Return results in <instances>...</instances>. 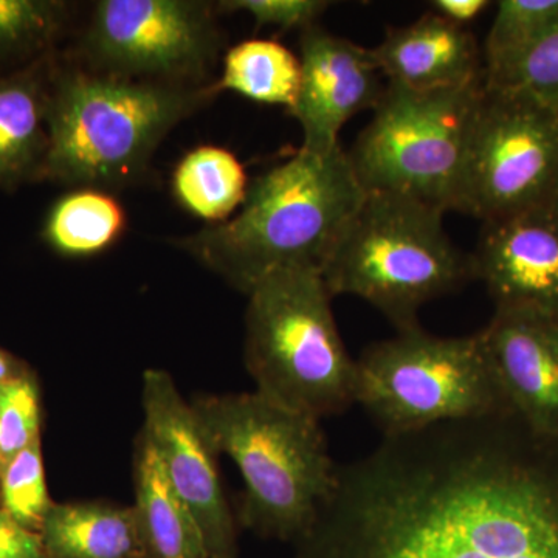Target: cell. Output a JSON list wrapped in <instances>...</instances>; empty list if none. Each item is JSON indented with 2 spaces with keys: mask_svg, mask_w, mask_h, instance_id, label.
<instances>
[{
  "mask_svg": "<svg viewBox=\"0 0 558 558\" xmlns=\"http://www.w3.org/2000/svg\"><path fill=\"white\" fill-rule=\"evenodd\" d=\"M142 433L161 462L171 487L199 524L209 558H238L236 517L223 492L216 450L191 403L161 369L143 374Z\"/></svg>",
  "mask_w": 558,
  "mask_h": 558,
  "instance_id": "11",
  "label": "cell"
},
{
  "mask_svg": "<svg viewBox=\"0 0 558 558\" xmlns=\"http://www.w3.org/2000/svg\"><path fill=\"white\" fill-rule=\"evenodd\" d=\"M470 266L497 310L558 322V216L553 209L484 222Z\"/></svg>",
  "mask_w": 558,
  "mask_h": 558,
  "instance_id": "13",
  "label": "cell"
},
{
  "mask_svg": "<svg viewBox=\"0 0 558 558\" xmlns=\"http://www.w3.org/2000/svg\"><path fill=\"white\" fill-rule=\"evenodd\" d=\"M480 336L509 410L532 432L558 438V322L497 310Z\"/></svg>",
  "mask_w": 558,
  "mask_h": 558,
  "instance_id": "14",
  "label": "cell"
},
{
  "mask_svg": "<svg viewBox=\"0 0 558 558\" xmlns=\"http://www.w3.org/2000/svg\"><path fill=\"white\" fill-rule=\"evenodd\" d=\"M27 376H31V373L20 362H16L10 354L0 349V385L10 384V381Z\"/></svg>",
  "mask_w": 558,
  "mask_h": 558,
  "instance_id": "30",
  "label": "cell"
},
{
  "mask_svg": "<svg viewBox=\"0 0 558 558\" xmlns=\"http://www.w3.org/2000/svg\"><path fill=\"white\" fill-rule=\"evenodd\" d=\"M558 190V110L484 87L458 211L483 222L550 208Z\"/></svg>",
  "mask_w": 558,
  "mask_h": 558,
  "instance_id": "9",
  "label": "cell"
},
{
  "mask_svg": "<svg viewBox=\"0 0 558 558\" xmlns=\"http://www.w3.org/2000/svg\"><path fill=\"white\" fill-rule=\"evenodd\" d=\"M296 558H558V438L510 411L381 438L337 469Z\"/></svg>",
  "mask_w": 558,
  "mask_h": 558,
  "instance_id": "1",
  "label": "cell"
},
{
  "mask_svg": "<svg viewBox=\"0 0 558 558\" xmlns=\"http://www.w3.org/2000/svg\"><path fill=\"white\" fill-rule=\"evenodd\" d=\"M134 490L146 558H209L199 524L171 487L156 450L143 433L135 451Z\"/></svg>",
  "mask_w": 558,
  "mask_h": 558,
  "instance_id": "17",
  "label": "cell"
},
{
  "mask_svg": "<svg viewBox=\"0 0 558 558\" xmlns=\"http://www.w3.org/2000/svg\"><path fill=\"white\" fill-rule=\"evenodd\" d=\"M190 403L216 453L240 469L242 526L282 542L306 537L332 495L339 469L322 421L256 391L202 395Z\"/></svg>",
  "mask_w": 558,
  "mask_h": 558,
  "instance_id": "3",
  "label": "cell"
},
{
  "mask_svg": "<svg viewBox=\"0 0 558 558\" xmlns=\"http://www.w3.org/2000/svg\"><path fill=\"white\" fill-rule=\"evenodd\" d=\"M64 21V5L47 0H0V53L49 43Z\"/></svg>",
  "mask_w": 558,
  "mask_h": 558,
  "instance_id": "25",
  "label": "cell"
},
{
  "mask_svg": "<svg viewBox=\"0 0 558 558\" xmlns=\"http://www.w3.org/2000/svg\"><path fill=\"white\" fill-rule=\"evenodd\" d=\"M174 193L186 209L211 222H226L247 197L248 179L234 154L216 146L191 150L175 168Z\"/></svg>",
  "mask_w": 558,
  "mask_h": 558,
  "instance_id": "19",
  "label": "cell"
},
{
  "mask_svg": "<svg viewBox=\"0 0 558 558\" xmlns=\"http://www.w3.org/2000/svg\"><path fill=\"white\" fill-rule=\"evenodd\" d=\"M432 13L438 14L442 20L465 27L490 5L487 0H435L429 3Z\"/></svg>",
  "mask_w": 558,
  "mask_h": 558,
  "instance_id": "29",
  "label": "cell"
},
{
  "mask_svg": "<svg viewBox=\"0 0 558 558\" xmlns=\"http://www.w3.org/2000/svg\"><path fill=\"white\" fill-rule=\"evenodd\" d=\"M484 87L558 110V21L515 60L484 72Z\"/></svg>",
  "mask_w": 558,
  "mask_h": 558,
  "instance_id": "22",
  "label": "cell"
},
{
  "mask_svg": "<svg viewBox=\"0 0 558 558\" xmlns=\"http://www.w3.org/2000/svg\"><path fill=\"white\" fill-rule=\"evenodd\" d=\"M373 54L388 83L411 90L461 89L484 80L475 36L435 13L389 28Z\"/></svg>",
  "mask_w": 558,
  "mask_h": 558,
  "instance_id": "15",
  "label": "cell"
},
{
  "mask_svg": "<svg viewBox=\"0 0 558 558\" xmlns=\"http://www.w3.org/2000/svg\"><path fill=\"white\" fill-rule=\"evenodd\" d=\"M301 86L290 116L303 130L307 153L340 148L341 128L366 109H376L385 87L373 49H365L319 25L301 33Z\"/></svg>",
  "mask_w": 558,
  "mask_h": 558,
  "instance_id": "12",
  "label": "cell"
},
{
  "mask_svg": "<svg viewBox=\"0 0 558 558\" xmlns=\"http://www.w3.org/2000/svg\"><path fill=\"white\" fill-rule=\"evenodd\" d=\"M39 391L35 377L0 385V469L39 439Z\"/></svg>",
  "mask_w": 558,
  "mask_h": 558,
  "instance_id": "26",
  "label": "cell"
},
{
  "mask_svg": "<svg viewBox=\"0 0 558 558\" xmlns=\"http://www.w3.org/2000/svg\"><path fill=\"white\" fill-rule=\"evenodd\" d=\"M330 2L325 0H230L220 3V10L244 11L255 20L258 27L275 25L282 31L299 28L303 32L317 25Z\"/></svg>",
  "mask_w": 558,
  "mask_h": 558,
  "instance_id": "27",
  "label": "cell"
},
{
  "mask_svg": "<svg viewBox=\"0 0 558 558\" xmlns=\"http://www.w3.org/2000/svg\"><path fill=\"white\" fill-rule=\"evenodd\" d=\"M301 86L300 57L271 39H248L227 53L218 89L266 105H295Z\"/></svg>",
  "mask_w": 558,
  "mask_h": 558,
  "instance_id": "20",
  "label": "cell"
},
{
  "mask_svg": "<svg viewBox=\"0 0 558 558\" xmlns=\"http://www.w3.org/2000/svg\"><path fill=\"white\" fill-rule=\"evenodd\" d=\"M483 83L417 92L387 83L373 120L349 150L366 193H389L458 211Z\"/></svg>",
  "mask_w": 558,
  "mask_h": 558,
  "instance_id": "8",
  "label": "cell"
},
{
  "mask_svg": "<svg viewBox=\"0 0 558 558\" xmlns=\"http://www.w3.org/2000/svg\"><path fill=\"white\" fill-rule=\"evenodd\" d=\"M558 21V0H501L484 44V72L515 60Z\"/></svg>",
  "mask_w": 558,
  "mask_h": 558,
  "instance_id": "23",
  "label": "cell"
},
{
  "mask_svg": "<svg viewBox=\"0 0 558 558\" xmlns=\"http://www.w3.org/2000/svg\"><path fill=\"white\" fill-rule=\"evenodd\" d=\"M39 534L47 558H146L134 506L54 502Z\"/></svg>",
  "mask_w": 558,
  "mask_h": 558,
  "instance_id": "16",
  "label": "cell"
},
{
  "mask_svg": "<svg viewBox=\"0 0 558 558\" xmlns=\"http://www.w3.org/2000/svg\"><path fill=\"white\" fill-rule=\"evenodd\" d=\"M119 202L101 190L84 189L58 202L47 222V240L69 256H90L113 244L124 229Z\"/></svg>",
  "mask_w": 558,
  "mask_h": 558,
  "instance_id": "21",
  "label": "cell"
},
{
  "mask_svg": "<svg viewBox=\"0 0 558 558\" xmlns=\"http://www.w3.org/2000/svg\"><path fill=\"white\" fill-rule=\"evenodd\" d=\"M244 360L255 391L323 421L355 403V360L330 307L322 271H277L248 293Z\"/></svg>",
  "mask_w": 558,
  "mask_h": 558,
  "instance_id": "6",
  "label": "cell"
},
{
  "mask_svg": "<svg viewBox=\"0 0 558 558\" xmlns=\"http://www.w3.org/2000/svg\"><path fill=\"white\" fill-rule=\"evenodd\" d=\"M98 72L174 83L199 75L218 50L211 10L185 0H102L86 39Z\"/></svg>",
  "mask_w": 558,
  "mask_h": 558,
  "instance_id": "10",
  "label": "cell"
},
{
  "mask_svg": "<svg viewBox=\"0 0 558 558\" xmlns=\"http://www.w3.org/2000/svg\"><path fill=\"white\" fill-rule=\"evenodd\" d=\"M209 94L179 83L65 73L50 94L43 174L84 189L123 185Z\"/></svg>",
  "mask_w": 558,
  "mask_h": 558,
  "instance_id": "4",
  "label": "cell"
},
{
  "mask_svg": "<svg viewBox=\"0 0 558 558\" xmlns=\"http://www.w3.org/2000/svg\"><path fill=\"white\" fill-rule=\"evenodd\" d=\"M366 191L343 148H300L248 186L240 213L183 241L207 269L248 295L289 269L323 270Z\"/></svg>",
  "mask_w": 558,
  "mask_h": 558,
  "instance_id": "2",
  "label": "cell"
},
{
  "mask_svg": "<svg viewBox=\"0 0 558 558\" xmlns=\"http://www.w3.org/2000/svg\"><path fill=\"white\" fill-rule=\"evenodd\" d=\"M355 403L384 438L510 411L480 332L436 337L421 326L355 360Z\"/></svg>",
  "mask_w": 558,
  "mask_h": 558,
  "instance_id": "7",
  "label": "cell"
},
{
  "mask_svg": "<svg viewBox=\"0 0 558 558\" xmlns=\"http://www.w3.org/2000/svg\"><path fill=\"white\" fill-rule=\"evenodd\" d=\"M54 502L47 490L40 439L0 469V508L22 526L39 532Z\"/></svg>",
  "mask_w": 558,
  "mask_h": 558,
  "instance_id": "24",
  "label": "cell"
},
{
  "mask_svg": "<svg viewBox=\"0 0 558 558\" xmlns=\"http://www.w3.org/2000/svg\"><path fill=\"white\" fill-rule=\"evenodd\" d=\"M0 558H47L43 537L0 508Z\"/></svg>",
  "mask_w": 558,
  "mask_h": 558,
  "instance_id": "28",
  "label": "cell"
},
{
  "mask_svg": "<svg viewBox=\"0 0 558 558\" xmlns=\"http://www.w3.org/2000/svg\"><path fill=\"white\" fill-rule=\"evenodd\" d=\"M550 209H553V211L558 216V190L556 197H554L553 204H550Z\"/></svg>",
  "mask_w": 558,
  "mask_h": 558,
  "instance_id": "31",
  "label": "cell"
},
{
  "mask_svg": "<svg viewBox=\"0 0 558 558\" xmlns=\"http://www.w3.org/2000/svg\"><path fill=\"white\" fill-rule=\"evenodd\" d=\"M442 209L389 193H366L322 275L330 295L357 296L398 332L418 328L429 301L473 279L444 227Z\"/></svg>",
  "mask_w": 558,
  "mask_h": 558,
  "instance_id": "5",
  "label": "cell"
},
{
  "mask_svg": "<svg viewBox=\"0 0 558 558\" xmlns=\"http://www.w3.org/2000/svg\"><path fill=\"white\" fill-rule=\"evenodd\" d=\"M50 94L31 73L0 80V185L43 172L49 148Z\"/></svg>",
  "mask_w": 558,
  "mask_h": 558,
  "instance_id": "18",
  "label": "cell"
}]
</instances>
